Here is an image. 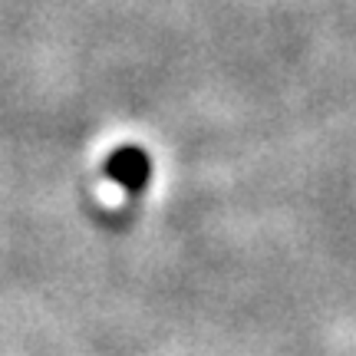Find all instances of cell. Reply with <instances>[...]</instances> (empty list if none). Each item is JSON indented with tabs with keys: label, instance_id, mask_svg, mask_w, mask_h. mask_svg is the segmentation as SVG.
<instances>
[{
	"label": "cell",
	"instance_id": "6da1fadb",
	"mask_svg": "<svg viewBox=\"0 0 356 356\" xmlns=\"http://www.w3.org/2000/svg\"><path fill=\"white\" fill-rule=\"evenodd\" d=\"M102 175L115 181L126 195H142L152 181V155L142 145H119V149L106 155Z\"/></svg>",
	"mask_w": 356,
	"mask_h": 356
}]
</instances>
